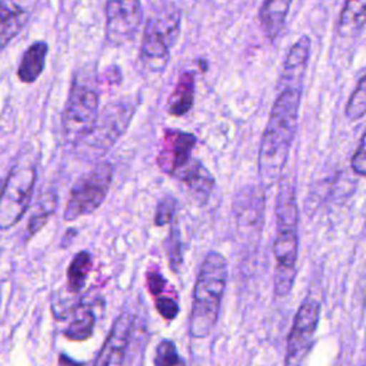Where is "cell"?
<instances>
[{"label":"cell","mask_w":366,"mask_h":366,"mask_svg":"<svg viewBox=\"0 0 366 366\" xmlns=\"http://www.w3.org/2000/svg\"><path fill=\"white\" fill-rule=\"evenodd\" d=\"M312 40L302 34L287 49L272 104L259 146L257 167L264 187L277 183L285 173L290 149L297 130L303 84L310 59Z\"/></svg>","instance_id":"6da1fadb"},{"label":"cell","mask_w":366,"mask_h":366,"mask_svg":"<svg viewBox=\"0 0 366 366\" xmlns=\"http://www.w3.org/2000/svg\"><path fill=\"white\" fill-rule=\"evenodd\" d=\"M276 237L273 242L274 256V295L282 297L290 293L296 276L299 250V210L295 183L290 179L279 180L276 196Z\"/></svg>","instance_id":"7a4b0ae2"},{"label":"cell","mask_w":366,"mask_h":366,"mask_svg":"<svg viewBox=\"0 0 366 366\" xmlns=\"http://www.w3.org/2000/svg\"><path fill=\"white\" fill-rule=\"evenodd\" d=\"M227 282V263L222 253L209 252L197 272L193 287L189 332L192 337H207L219 319Z\"/></svg>","instance_id":"3957f363"},{"label":"cell","mask_w":366,"mask_h":366,"mask_svg":"<svg viewBox=\"0 0 366 366\" xmlns=\"http://www.w3.org/2000/svg\"><path fill=\"white\" fill-rule=\"evenodd\" d=\"M180 29L182 13L174 3H163L152 11L144 23L139 49V63L144 71L150 74L164 71Z\"/></svg>","instance_id":"277c9868"},{"label":"cell","mask_w":366,"mask_h":366,"mask_svg":"<svg viewBox=\"0 0 366 366\" xmlns=\"http://www.w3.org/2000/svg\"><path fill=\"white\" fill-rule=\"evenodd\" d=\"M99 103L97 71L87 64L74 73L64 104L61 132L66 143L76 146L90 132L99 116Z\"/></svg>","instance_id":"5b68a950"},{"label":"cell","mask_w":366,"mask_h":366,"mask_svg":"<svg viewBox=\"0 0 366 366\" xmlns=\"http://www.w3.org/2000/svg\"><path fill=\"white\" fill-rule=\"evenodd\" d=\"M137 99H122L107 104L90 129V132L76 144L79 157L84 160H99L126 133L134 113Z\"/></svg>","instance_id":"8992f818"},{"label":"cell","mask_w":366,"mask_h":366,"mask_svg":"<svg viewBox=\"0 0 366 366\" xmlns=\"http://www.w3.org/2000/svg\"><path fill=\"white\" fill-rule=\"evenodd\" d=\"M37 179V160L34 153L24 149L10 173L0 194V230L16 226L29 209Z\"/></svg>","instance_id":"52a82bcc"},{"label":"cell","mask_w":366,"mask_h":366,"mask_svg":"<svg viewBox=\"0 0 366 366\" xmlns=\"http://www.w3.org/2000/svg\"><path fill=\"white\" fill-rule=\"evenodd\" d=\"M113 180V169L109 162H99L93 169L80 176L71 186L64 220L71 222L96 212L107 197Z\"/></svg>","instance_id":"ba28073f"},{"label":"cell","mask_w":366,"mask_h":366,"mask_svg":"<svg viewBox=\"0 0 366 366\" xmlns=\"http://www.w3.org/2000/svg\"><path fill=\"white\" fill-rule=\"evenodd\" d=\"M320 320V303L307 297L295 315L286 345L285 366H302L315 342Z\"/></svg>","instance_id":"9c48e42d"},{"label":"cell","mask_w":366,"mask_h":366,"mask_svg":"<svg viewBox=\"0 0 366 366\" xmlns=\"http://www.w3.org/2000/svg\"><path fill=\"white\" fill-rule=\"evenodd\" d=\"M106 40L112 46L132 41L143 21L140 0H106Z\"/></svg>","instance_id":"30bf717a"},{"label":"cell","mask_w":366,"mask_h":366,"mask_svg":"<svg viewBox=\"0 0 366 366\" xmlns=\"http://www.w3.org/2000/svg\"><path fill=\"white\" fill-rule=\"evenodd\" d=\"M196 136L186 130L164 129L160 149L156 157L157 167L167 176L176 177L193 159Z\"/></svg>","instance_id":"8fae6325"},{"label":"cell","mask_w":366,"mask_h":366,"mask_svg":"<svg viewBox=\"0 0 366 366\" xmlns=\"http://www.w3.org/2000/svg\"><path fill=\"white\" fill-rule=\"evenodd\" d=\"M133 316L123 310L113 323L93 366H123L130 342Z\"/></svg>","instance_id":"7c38bea8"},{"label":"cell","mask_w":366,"mask_h":366,"mask_svg":"<svg viewBox=\"0 0 366 366\" xmlns=\"http://www.w3.org/2000/svg\"><path fill=\"white\" fill-rule=\"evenodd\" d=\"M40 0H0V50L27 24Z\"/></svg>","instance_id":"4fadbf2b"},{"label":"cell","mask_w":366,"mask_h":366,"mask_svg":"<svg viewBox=\"0 0 366 366\" xmlns=\"http://www.w3.org/2000/svg\"><path fill=\"white\" fill-rule=\"evenodd\" d=\"M293 0H263L259 9V21L264 36L276 41L285 31Z\"/></svg>","instance_id":"5bb4252c"},{"label":"cell","mask_w":366,"mask_h":366,"mask_svg":"<svg viewBox=\"0 0 366 366\" xmlns=\"http://www.w3.org/2000/svg\"><path fill=\"white\" fill-rule=\"evenodd\" d=\"M174 179L183 182L187 186L192 196L200 203L207 202L214 187L213 174L197 159H192L190 163Z\"/></svg>","instance_id":"9a60e30c"},{"label":"cell","mask_w":366,"mask_h":366,"mask_svg":"<svg viewBox=\"0 0 366 366\" xmlns=\"http://www.w3.org/2000/svg\"><path fill=\"white\" fill-rule=\"evenodd\" d=\"M196 79L192 71H184L179 76L177 83L167 99V113L180 117L189 113L194 104Z\"/></svg>","instance_id":"2e32d148"},{"label":"cell","mask_w":366,"mask_h":366,"mask_svg":"<svg viewBox=\"0 0 366 366\" xmlns=\"http://www.w3.org/2000/svg\"><path fill=\"white\" fill-rule=\"evenodd\" d=\"M366 0H345L337 21V34L343 40H356L365 27Z\"/></svg>","instance_id":"e0dca14e"},{"label":"cell","mask_w":366,"mask_h":366,"mask_svg":"<svg viewBox=\"0 0 366 366\" xmlns=\"http://www.w3.org/2000/svg\"><path fill=\"white\" fill-rule=\"evenodd\" d=\"M49 46L46 41H36L24 51L19 69L17 77L21 83H34L44 70Z\"/></svg>","instance_id":"ac0fdd59"},{"label":"cell","mask_w":366,"mask_h":366,"mask_svg":"<svg viewBox=\"0 0 366 366\" xmlns=\"http://www.w3.org/2000/svg\"><path fill=\"white\" fill-rule=\"evenodd\" d=\"M94 315L93 310L84 306H79L71 312V320L64 329L63 335L71 342H84L93 335L94 327Z\"/></svg>","instance_id":"d6986e66"},{"label":"cell","mask_w":366,"mask_h":366,"mask_svg":"<svg viewBox=\"0 0 366 366\" xmlns=\"http://www.w3.org/2000/svg\"><path fill=\"white\" fill-rule=\"evenodd\" d=\"M90 269H92V254L89 252L81 250L71 259L67 267V279H66V286L70 293L76 295L84 289Z\"/></svg>","instance_id":"ffe728a7"},{"label":"cell","mask_w":366,"mask_h":366,"mask_svg":"<svg viewBox=\"0 0 366 366\" xmlns=\"http://www.w3.org/2000/svg\"><path fill=\"white\" fill-rule=\"evenodd\" d=\"M57 204V197L53 190H49L41 194L39 202L36 203V207L29 219L27 230H26V239H30L33 234H36L50 219Z\"/></svg>","instance_id":"44dd1931"},{"label":"cell","mask_w":366,"mask_h":366,"mask_svg":"<svg viewBox=\"0 0 366 366\" xmlns=\"http://www.w3.org/2000/svg\"><path fill=\"white\" fill-rule=\"evenodd\" d=\"M366 113V76L362 74L357 80L355 90L352 92L346 109L345 116L347 120H360Z\"/></svg>","instance_id":"7402d4cb"},{"label":"cell","mask_w":366,"mask_h":366,"mask_svg":"<svg viewBox=\"0 0 366 366\" xmlns=\"http://www.w3.org/2000/svg\"><path fill=\"white\" fill-rule=\"evenodd\" d=\"M154 366H184L174 342L162 340L154 352Z\"/></svg>","instance_id":"603a6c76"},{"label":"cell","mask_w":366,"mask_h":366,"mask_svg":"<svg viewBox=\"0 0 366 366\" xmlns=\"http://www.w3.org/2000/svg\"><path fill=\"white\" fill-rule=\"evenodd\" d=\"M167 257L170 262V269H173L174 272H177L183 254H182V239H180V232L177 224H173L169 236H167Z\"/></svg>","instance_id":"cb8c5ba5"},{"label":"cell","mask_w":366,"mask_h":366,"mask_svg":"<svg viewBox=\"0 0 366 366\" xmlns=\"http://www.w3.org/2000/svg\"><path fill=\"white\" fill-rule=\"evenodd\" d=\"M176 210V199L173 196H164L159 200L154 214V224L156 226H166L173 220Z\"/></svg>","instance_id":"d4e9b609"},{"label":"cell","mask_w":366,"mask_h":366,"mask_svg":"<svg viewBox=\"0 0 366 366\" xmlns=\"http://www.w3.org/2000/svg\"><path fill=\"white\" fill-rule=\"evenodd\" d=\"M365 133H362L359 143L356 146V150L350 159V167L355 172V174L363 177L366 176V152H365Z\"/></svg>","instance_id":"484cf974"},{"label":"cell","mask_w":366,"mask_h":366,"mask_svg":"<svg viewBox=\"0 0 366 366\" xmlns=\"http://www.w3.org/2000/svg\"><path fill=\"white\" fill-rule=\"evenodd\" d=\"M154 305L159 315L166 320H173L179 313V303L173 297H154Z\"/></svg>","instance_id":"4316f807"},{"label":"cell","mask_w":366,"mask_h":366,"mask_svg":"<svg viewBox=\"0 0 366 366\" xmlns=\"http://www.w3.org/2000/svg\"><path fill=\"white\" fill-rule=\"evenodd\" d=\"M164 279L160 273L157 272H149L147 273V287H149V292L157 297L162 295V292L164 290Z\"/></svg>","instance_id":"83f0119b"},{"label":"cell","mask_w":366,"mask_h":366,"mask_svg":"<svg viewBox=\"0 0 366 366\" xmlns=\"http://www.w3.org/2000/svg\"><path fill=\"white\" fill-rule=\"evenodd\" d=\"M59 365H60V366H83V365L74 363L71 359H67L64 355H60V359H59Z\"/></svg>","instance_id":"f1b7e54d"},{"label":"cell","mask_w":366,"mask_h":366,"mask_svg":"<svg viewBox=\"0 0 366 366\" xmlns=\"http://www.w3.org/2000/svg\"><path fill=\"white\" fill-rule=\"evenodd\" d=\"M3 183H4V180L0 177V194H1V189H3Z\"/></svg>","instance_id":"f546056e"},{"label":"cell","mask_w":366,"mask_h":366,"mask_svg":"<svg viewBox=\"0 0 366 366\" xmlns=\"http://www.w3.org/2000/svg\"><path fill=\"white\" fill-rule=\"evenodd\" d=\"M0 305H1V286H0Z\"/></svg>","instance_id":"4dcf8cb0"}]
</instances>
